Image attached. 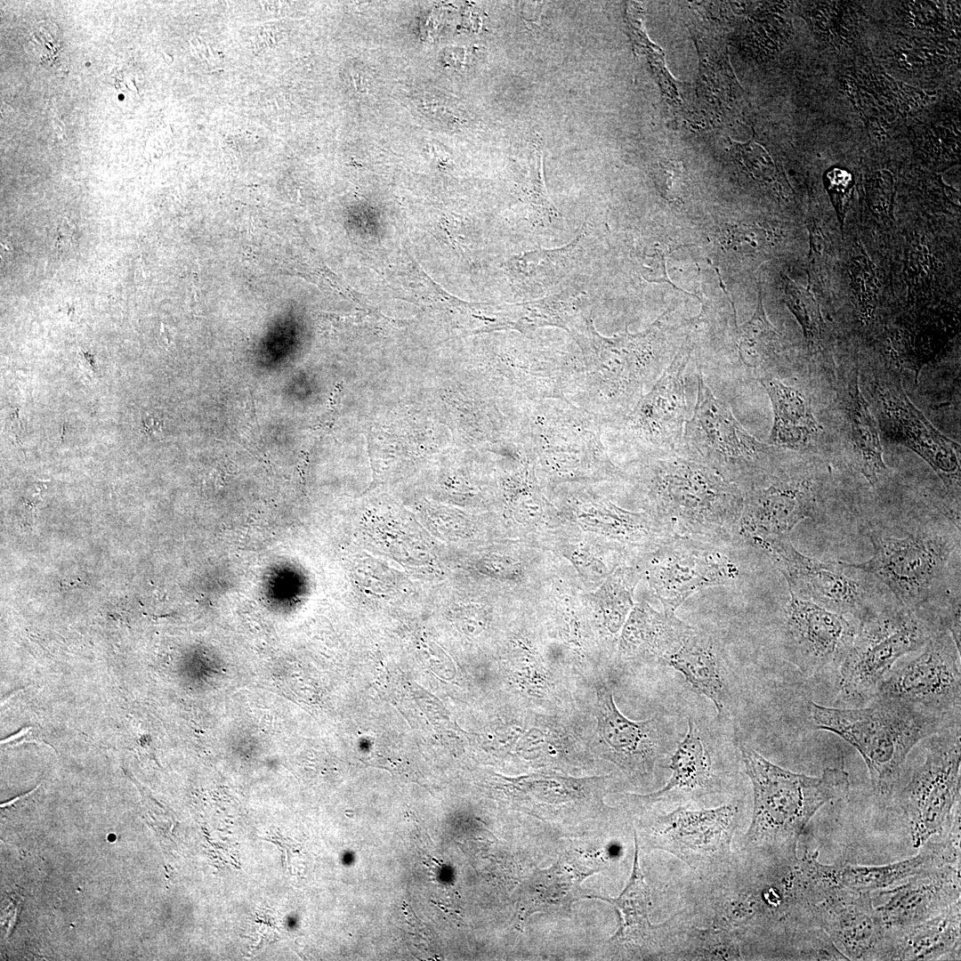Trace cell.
Listing matches in <instances>:
<instances>
[{
	"mask_svg": "<svg viewBox=\"0 0 961 961\" xmlns=\"http://www.w3.org/2000/svg\"><path fill=\"white\" fill-rule=\"evenodd\" d=\"M784 302L801 326L810 355L822 353L827 366L830 367L833 362L824 353L827 327L820 305L812 292L785 276ZM830 369L835 372L831 367Z\"/></svg>",
	"mask_w": 961,
	"mask_h": 961,
	"instance_id": "37",
	"label": "cell"
},
{
	"mask_svg": "<svg viewBox=\"0 0 961 961\" xmlns=\"http://www.w3.org/2000/svg\"><path fill=\"white\" fill-rule=\"evenodd\" d=\"M603 430L594 416L568 400H544L520 408L518 436L553 483L625 478L609 458Z\"/></svg>",
	"mask_w": 961,
	"mask_h": 961,
	"instance_id": "5",
	"label": "cell"
},
{
	"mask_svg": "<svg viewBox=\"0 0 961 961\" xmlns=\"http://www.w3.org/2000/svg\"><path fill=\"white\" fill-rule=\"evenodd\" d=\"M569 508L583 528L596 532L626 548H641L647 553L672 537L648 513H634L601 497L577 494L569 499Z\"/></svg>",
	"mask_w": 961,
	"mask_h": 961,
	"instance_id": "26",
	"label": "cell"
},
{
	"mask_svg": "<svg viewBox=\"0 0 961 961\" xmlns=\"http://www.w3.org/2000/svg\"><path fill=\"white\" fill-rule=\"evenodd\" d=\"M584 296L561 293L538 300L506 304L487 332L500 329L517 330L531 335L537 328L557 327L571 332L585 318Z\"/></svg>",
	"mask_w": 961,
	"mask_h": 961,
	"instance_id": "32",
	"label": "cell"
},
{
	"mask_svg": "<svg viewBox=\"0 0 961 961\" xmlns=\"http://www.w3.org/2000/svg\"><path fill=\"white\" fill-rule=\"evenodd\" d=\"M694 357L689 336L651 388L610 429L641 457L682 455L686 424V373Z\"/></svg>",
	"mask_w": 961,
	"mask_h": 961,
	"instance_id": "12",
	"label": "cell"
},
{
	"mask_svg": "<svg viewBox=\"0 0 961 961\" xmlns=\"http://www.w3.org/2000/svg\"><path fill=\"white\" fill-rule=\"evenodd\" d=\"M598 737L604 755L634 780L652 777L665 753L662 722L657 716L642 722L625 717L603 683L598 690Z\"/></svg>",
	"mask_w": 961,
	"mask_h": 961,
	"instance_id": "21",
	"label": "cell"
},
{
	"mask_svg": "<svg viewBox=\"0 0 961 961\" xmlns=\"http://www.w3.org/2000/svg\"><path fill=\"white\" fill-rule=\"evenodd\" d=\"M736 742L753 788L745 852L796 854L799 839L816 812L848 794V773L842 768H827L820 777L795 773L768 761L740 737Z\"/></svg>",
	"mask_w": 961,
	"mask_h": 961,
	"instance_id": "3",
	"label": "cell"
},
{
	"mask_svg": "<svg viewBox=\"0 0 961 961\" xmlns=\"http://www.w3.org/2000/svg\"><path fill=\"white\" fill-rule=\"evenodd\" d=\"M564 554L583 577L593 582H603L612 571L602 561L584 547L569 545Z\"/></svg>",
	"mask_w": 961,
	"mask_h": 961,
	"instance_id": "44",
	"label": "cell"
},
{
	"mask_svg": "<svg viewBox=\"0 0 961 961\" xmlns=\"http://www.w3.org/2000/svg\"><path fill=\"white\" fill-rule=\"evenodd\" d=\"M940 630L922 614L895 601L860 621L839 666L842 700L852 707L868 704L895 663L920 650Z\"/></svg>",
	"mask_w": 961,
	"mask_h": 961,
	"instance_id": "8",
	"label": "cell"
},
{
	"mask_svg": "<svg viewBox=\"0 0 961 961\" xmlns=\"http://www.w3.org/2000/svg\"><path fill=\"white\" fill-rule=\"evenodd\" d=\"M868 392L880 432L888 441L922 457L943 483L960 511V446L938 429L912 403L892 366L878 367L868 379Z\"/></svg>",
	"mask_w": 961,
	"mask_h": 961,
	"instance_id": "10",
	"label": "cell"
},
{
	"mask_svg": "<svg viewBox=\"0 0 961 961\" xmlns=\"http://www.w3.org/2000/svg\"><path fill=\"white\" fill-rule=\"evenodd\" d=\"M741 159L748 170L757 178L768 180L772 175L774 166L765 152H754L749 148L741 149Z\"/></svg>",
	"mask_w": 961,
	"mask_h": 961,
	"instance_id": "47",
	"label": "cell"
},
{
	"mask_svg": "<svg viewBox=\"0 0 961 961\" xmlns=\"http://www.w3.org/2000/svg\"><path fill=\"white\" fill-rule=\"evenodd\" d=\"M771 402L773 424L768 444L786 451L807 453L819 440L820 427L811 400L799 386L787 384L776 376L758 381Z\"/></svg>",
	"mask_w": 961,
	"mask_h": 961,
	"instance_id": "28",
	"label": "cell"
},
{
	"mask_svg": "<svg viewBox=\"0 0 961 961\" xmlns=\"http://www.w3.org/2000/svg\"><path fill=\"white\" fill-rule=\"evenodd\" d=\"M24 48L40 63L52 62L61 50V39L55 24L40 21L33 25Z\"/></svg>",
	"mask_w": 961,
	"mask_h": 961,
	"instance_id": "40",
	"label": "cell"
},
{
	"mask_svg": "<svg viewBox=\"0 0 961 961\" xmlns=\"http://www.w3.org/2000/svg\"><path fill=\"white\" fill-rule=\"evenodd\" d=\"M697 400L686 421L682 455L711 468L742 492L771 473L787 451L749 433L706 384L697 367Z\"/></svg>",
	"mask_w": 961,
	"mask_h": 961,
	"instance_id": "7",
	"label": "cell"
},
{
	"mask_svg": "<svg viewBox=\"0 0 961 961\" xmlns=\"http://www.w3.org/2000/svg\"><path fill=\"white\" fill-rule=\"evenodd\" d=\"M874 699L960 723L961 658L951 634L940 630L914 657L898 660Z\"/></svg>",
	"mask_w": 961,
	"mask_h": 961,
	"instance_id": "11",
	"label": "cell"
},
{
	"mask_svg": "<svg viewBox=\"0 0 961 961\" xmlns=\"http://www.w3.org/2000/svg\"><path fill=\"white\" fill-rule=\"evenodd\" d=\"M871 897L890 933L910 928L961 901L960 861L872 892Z\"/></svg>",
	"mask_w": 961,
	"mask_h": 961,
	"instance_id": "20",
	"label": "cell"
},
{
	"mask_svg": "<svg viewBox=\"0 0 961 961\" xmlns=\"http://www.w3.org/2000/svg\"><path fill=\"white\" fill-rule=\"evenodd\" d=\"M814 918L848 960H887L891 935L871 892L834 884L815 906Z\"/></svg>",
	"mask_w": 961,
	"mask_h": 961,
	"instance_id": "19",
	"label": "cell"
},
{
	"mask_svg": "<svg viewBox=\"0 0 961 961\" xmlns=\"http://www.w3.org/2000/svg\"><path fill=\"white\" fill-rule=\"evenodd\" d=\"M961 901L903 931L891 933L887 960L957 959L960 954Z\"/></svg>",
	"mask_w": 961,
	"mask_h": 961,
	"instance_id": "31",
	"label": "cell"
},
{
	"mask_svg": "<svg viewBox=\"0 0 961 961\" xmlns=\"http://www.w3.org/2000/svg\"><path fill=\"white\" fill-rule=\"evenodd\" d=\"M738 819L735 803L698 810L679 806L654 818L647 836L653 848L669 852L707 876L732 859Z\"/></svg>",
	"mask_w": 961,
	"mask_h": 961,
	"instance_id": "14",
	"label": "cell"
},
{
	"mask_svg": "<svg viewBox=\"0 0 961 961\" xmlns=\"http://www.w3.org/2000/svg\"><path fill=\"white\" fill-rule=\"evenodd\" d=\"M525 195L533 207L549 216L557 217L558 212L547 196L544 183L542 149L537 145H534L529 160V179Z\"/></svg>",
	"mask_w": 961,
	"mask_h": 961,
	"instance_id": "41",
	"label": "cell"
},
{
	"mask_svg": "<svg viewBox=\"0 0 961 961\" xmlns=\"http://www.w3.org/2000/svg\"><path fill=\"white\" fill-rule=\"evenodd\" d=\"M671 959L741 960L742 941L731 931L709 925L687 927L682 932Z\"/></svg>",
	"mask_w": 961,
	"mask_h": 961,
	"instance_id": "36",
	"label": "cell"
},
{
	"mask_svg": "<svg viewBox=\"0 0 961 961\" xmlns=\"http://www.w3.org/2000/svg\"><path fill=\"white\" fill-rule=\"evenodd\" d=\"M931 738L924 763L894 795L916 848L945 830L960 812V726Z\"/></svg>",
	"mask_w": 961,
	"mask_h": 961,
	"instance_id": "13",
	"label": "cell"
},
{
	"mask_svg": "<svg viewBox=\"0 0 961 961\" xmlns=\"http://www.w3.org/2000/svg\"><path fill=\"white\" fill-rule=\"evenodd\" d=\"M639 577L637 569L618 566L594 594L602 625L610 637L618 634L634 606V589Z\"/></svg>",
	"mask_w": 961,
	"mask_h": 961,
	"instance_id": "35",
	"label": "cell"
},
{
	"mask_svg": "<svg viewBox=\"0 0 961 961\" xmlns=\"http://www.w3.org/2000/svg\"><path fill=\"white\" fill-rule=\"evenodd\" d=\"M867 706L834 708L811 702L814 729L830 731L853 747L863 758L879 803L895 795L906 759L921 740L960 726L901 704L873 699Z\"/></svg>",
	"mask_w": 961,
	"mask_h": 961,
	"instance_id": "4",
	"label": "cell"
},
{
	"mask_svg": "<svg viewBox=\"0 0 961 961\" xmlns=\"http://www.w3.org/2000/svg\"><path fill=\"white\" fill-rule=\"evenodd\" d=\"M858 626L850 618L790 594L783 625L787 654L805 676L840 666Z\"/></svg>",
	"mask_w": 961,
	"mask_h": 961,
	"instance_id": "18",
	"label": "cell"
},
{
	"mask_svg": "<svg viewBox=\"0 0 961 961\" xmlns=\"http://www.w3.org/2000/svg\"><path fill=\"white\" fill-rule=\"evenodd\" d=\"M29 729H30L29 727L23 728L22 730H20L19 732L13 734L12 736H10L9 738H7L5 739L1 740V744L8 743L9 741H12V740H13L15 739H18L19 737H21V736L25 735L29 731Z\"/></svg>",
	"mask_w": 961,
	"mask_h": 961,
	"instance_id": "48",
	"label": "cell"
},
{
	"mask_svg": "<svg viewBox=\"0 0 961 961\" xmlns=\"http://www.w3.org/2000/svg\"><path fill=\"white\" fill-rule=\"evenodd\" d=\"M680 246L653 245L646 247L642 255V275L649 282L666 283L676 290L696 297L695 295L682 290L669 279L666 272V255Z\"/></svg>",
	"mask_w": 961,
	"mask_h": 961,
	"instance_id": "42",
	"label": "cell"
},
{
	"mask_svg": "<svg viewBox=\"0 0 961 961\" xmlns=\"http://www.w3.org/2000/svg\"><path fill=\"white\" fill-rule=\"evenodd\" d=\"M666 310L642 332L600 335L591 315L571 332L579 352L574 355V380L568 401L610 428L624 418L651 388L676 351L667 342Z\"/></svg>",
	"mask_w": 961,
	"mask_h": 961,
	"instance_id": "1",
	"label": "cell"
},
{
	"mask_svg": "<svg viewBox=\"0 0 961 961\" xmlns=\"http://www.w3.org/2000/svg\"><path fill=\"white\" fill-rule=\"evenodd\" d=\"M920 851L904 860L879 866L852 863L825 864L834 884L875 892L897 885L906 880L960 861V813L942 832L929 838Z\"/></svg>",
	"mask_w": 961,
	"mask_h": 961,
	"instance_id": "22",
	"label": "cell"
},
{
	"mask_svg": "<svg viewBox=\"0 0 961 961\" xmlns=\"http://www.w3.org/2000/svg\"><path fill=\"white\" fill-rule=\"evenodd\" d=\"M586 225L569 244L546 250L537 249L515 256L511 271L519 284L525 287H545L563 278L579 261L590 239Z\"/></svg>",
	"mask_w": 961,
	"mask_h": 961,
	"instance_id": "33",
	"label": "cell"
},
{
	"mask_svg": "<svg viewBox=\"0 0 961 961\" xmlns=\"http://www.w3.org/2000/svg\"><path fill=\"white\" fill-rule=\"evenodd\" d=\"M665 665L681 673L698 693L710 699L720 719L735 707V689L726 652L717 637L692 627Z\"/></svg>",
	"mask_w": 961,
	"mask_h": 961,
	"instance_id": "25",
	"label": "cell"
},
{
	"mask_svg": "<svg viewBox=\"0 0 961 961\" xmlns=\"http://www.w3.org/2000/svg\"><path fill=\"white\" fill-rule=\"evenodd\" d=\"M669 768L671 776L662 788L647 795H631L633 799L650 806L678 795L695 798L720 790L721 782L715 773L710 751L691 719L688 721L685 737L671 755Z\"/></svg>",
	"mask_w": 961,
	"mask_h": 961,
	"instance_id": "27",
	"label": "cell"
},
{
	"mask_svg": "<svg viewBox=\"0 0 961 961\" xmlns=\"http://www.w3.org/2000/svg\"><path fill=\"white\" fill-rule=\"evenodd\" d=\"M610 903L618 912V925L610 941L616 947L641 956L666 957L671 941L674 948L678 933L676 916L654 925L650 914L652 908L650 892L639 861V846L634 832V854L628 882L618 897L589 895ZM668 953V956H669Z\"/></svg>",
	"mask_w": 961,
	"mask_h": 961,
	"instance_id": "23",
	"label": "cell"
},
{
	"mask_svg": "<svg viewBox=\"0 0 961 961\" xmlns=\"http://www.w3.org/2000/svg\"><path fill=\"white\" fill-rule=\"evenodd\" d=\"M625 478L671 536L720 546L737 537L743 492L703 464L684 455L640 457Z\"/></svg>",
	"mask_w": 961,
	"mask_h": 961,
	"instance_id": "2",
	"label": "cell"
},
{
	"mask_svg": "<svg viewBox=\"0 0 961 961\" xmlns=\"http://www.w3.org/2000/svg\"><path fill=\"white\" fill-rule=\"evenodd\" d=\"M748 542L771 560L784 576L789 594L798 598L857 622L886 603L876 593L874 583L878 581L850 562L809 557L792 545L789 536L753 538Z\"/></svg>",
	"mask_w": 961,
	"mask_h": 961,
	"instance_id": "9",
	"label": "cell"
},
{
	"mask_svg": "<svg viewBox=\"0 0 961 961\" xmlns=\"http://www.w3.org/2000/svg\"><path fill=\"white\" fill-rule=\"evenodd\" d=\"M810 249L808 255L809 280H818L821 276L828 258V247L823 230L818 222L812 218L808 225Z\"/></svg>",
	"mask_w": 961,
	"mask_h": 961,
	"instance_id": "45",
	"label": "cell"
},
{
	"mask_svg": "<svg viewBox=\"0 0 961 961\" xmlns=\"http://www.w3.org/2000/svg\"><path fill=\"white\" fill-rule=\"evenodd\" d=\"M722 242L726 247L741 254L763 251L771 238L763 227L751 223H727L723 226Z\"/></svg>",
	"mask_w": 961,
	"mask_h": 961,
	"instance_id": "39",
	"label": "cell"
},
{
	"mask_svg": "<svg viewBox=\"0 0 961 961\" xmlns=\"http://www.w3.org/2000/svg\"><path fill=\"white\" fill-rule=\"evenodd\" d=\"M824 183L843 226L853 186L852 175L845 169L833 167L824 175Z\"/></svg>",
	"mask_w": 961,
	"mask_h": 961,
	"instance_id": "43",
	"label": "cell"
},
{
	"mask_svg": "<svg viewBox=\"0 0 961 961\" xmlns=\"http://www.w3.org/2000/svg\"><path fill=\"white\" fill-rule=\"evenodd\" d=\"M598 870L565 854L550 868L534 872L519 889V918L523 921L537 912L568 913L585 897L582 882Z\"/></svg>",
	"mask_w": 961,
	"mask_h": 961,
	"instance_id": "29",
	"label": "cell"
},
{
	"mask_svg": "<svg viewBox=\"0 0 961 961\" xmlns=\"http://www.w3.org/2000/svg\"><path fill=\"white\" fill-rule=\"evenodd\" d=\"M758 301L751 318L738 325L726 321L728 311L721 312L703 324L707 334L720 343L713 355L698 364L728 378L746 383L776 376L785 353L782 335L769 321L763 307L762 287L758 285Z\"/></svg>",
	"mask_w": 961,
	"mask_h": 961,
	"instance_id": "17",
	"label": "cell"
},
{
	"mask_svg": "<svg viewBox=\"0 0 961 961\" xmlns=\"http://www.w3.org/2000/svg\"><path fill=\"white\" fill-rule=\"evenodd\" d=\"M692 627L674 613L657 611L642 602L633 606L622 627L618 650L626 658H649L665 665Z\"/></svg>",
	"mask_w": 961,
	"mask_h": 961,
	"instance_id": "30",
	"label": "cell"
},
{
	"mask_svg": "<svg viewBox=\"0 0 961 961\" xmlns=\"http://www.w3.org/2000/svg\"><path fill=\"white\" fill-rule=\"evenodd\" d=\"M795 460L787 457L771 473L743 492V510L737 537L742 541L789 536L802 521L816 519L819 500L815 483Z\"/></svg>",
	"mask_w": 961,
	"mask_h": 961,
	"instance_id": "16",
	"label": "cell"
},
{
	"mask_svg": "<svg viewBox=\"0 0 961 961\" xmlns=\"http://www.w3.org/2000/svg\"><path fill=\"white\" fill-rule=\"evenodd\" d=\"M723 547L672 536L647 553V580L664 611L674 613L696 592L738 579L739 568Z\"/></svg>",
	"mask_w": 961,
	"mask_h": 961,
	"instance_id": "15",
	"label": "cell"
},
{
	"mask_svg": "<svg viewBox=\"0 0 961 961\" xmlns=\"http://www.w3.org/2000/svg\"><path fill=\"white\" fill-rule=\"evenodd\" d=\"M836 378L837 408L851 465L876 487L887 474L880 431L859 383V369H841Z\"/></svg>",
	"mask_w": 961,
	"mask_h": 961,
	"instance_id": "24",
	"label": "cell"
},
{
	"mask_svg": "<svg viewBox=\"0 0 961 961\" xmlns=\"http://www.w3.org/2000/svg\"><path fill=\"white\" fill-rule=\"evenodd\" d=\"M870 182L868 193L871 209L879 216H887L891 213L892 200L891 176L887 173L877 174Z\"/></svg>",
	"mask_w": 961,
	"mask_h": 961,
	"instance_id": "46",
	"label": "cell"
},
{
	"mask_svg": "<svg viewBox=\"0 0 961 961\" xmlns=\"http://www.w3.org/2000/svg\"><path fill=\"white\" fill-rule=\"evenodd\" d=\"M864 529L873 554L851 564L884 584L899 604L930 611L942 599L941 589L959 550L960 531L925 524L896 536L873 524Z\"/></svg>",
	"mask_w": 961,
	"mask_h": 961,
	"instance_id": "6",
	"label": "cell"
},
{
	"mask_svg": "<svg viewBox=\"0 0 961 961\" xmlns=\"http://www.w3.org/2000/svg\"><path fill=\"white\" fill-rule=\"evenodd\" d=\"M508 795L528 805L560 806L583 801L591 779H577L548 774H532L517 779L502 777Z\"/></svg>",
	"mask_w": 961,
	"mask_h": 961,
	"instance_id": "34",
	"label": "cell"
},
{
	"mask_svg": "<svg viewBox=\"0 0 961 961\" xmlns=\"http://www.w3.org/2000/svg\"><path fill=\"white\" fill-rule=\"evenodd\" d=\"M850 277L857 318L868 325L876 316L879 282L876 267L862 249L852 259Z\"/></svg>",
	"mask_w": 961,
	"mask_h": 961,
	"instance_id": "38",
	"label": "cell"
}]
</instances>
